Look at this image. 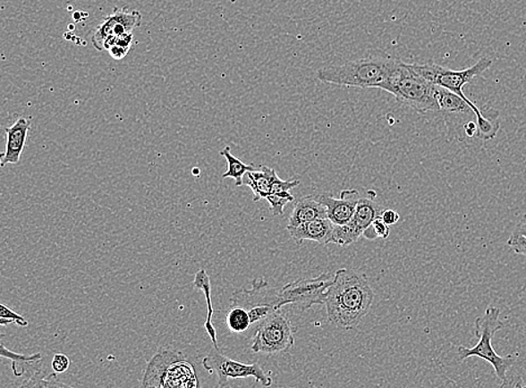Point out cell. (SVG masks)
I'll use <instances>...</instances> for the list:
<instances>
[{"instance_id": "obj_1", "label": "cell", "mask_w": 526, "mask_h": 388, "mask_svg": "<svg viewBox=\"0 0 526 388\" xmlns=\"http://www.w3.org/2000/svg\"><path fill=\"white\" fill-rule=\"evenodd\" d=\"M374 297L364 273L340 268L335 273L325 304L329 324L340 330L357 328L369 315Z\"/></svg>"}, {"instance_id": "obj_2", "label": "cell", "mask_w": 526, "mask_h": 388, "mask_svg": "<svg viewBox=\"0 0 526 388\" xmlns=\"http://www.w3.org/2000/svg\"><path fill=\"white\" fill-rule=\"evenodd\" d=\"M492 64L493 61L488 57H481L474 65L463 70L448 69L435 63L412 64V67L420 76L427 79L433 85L445 88V89L454 92V94L466 100L476 114L477 127H479L477 138L481 140H492L496 138L499 128H501L499 113L493 109L488 110V113L481 112L479 105L467 98L465 92H463V87L467 83L471 82L475 78L488 72L492 67Z\"/></svg>"}, {"instance_id": "obj_3", "label": "cell", "mask_w": 526, "mask_h": 388, "mask_svg": "<svg viewBox=\"0 0 526 388\" xmlns=\"http://www.w3.org/2000/svg\"><path fill=\"white\" fill-rule=\"evenodd\" d=\"M399 61L387 53L376 52L361 59L322 68L317 72V79L327 85L386 90Z\"/></svg>"}, {"instance_id": "obj_4", "label": "cell", "mask_w": 526, "mask_h": 388, "mask_svg": "<svg viewBox=\"0 0 526 388\" xmlns=\"http://www.w3.org/2000/svg\"><path fill=\"white\" fill-rule=\"evenodd\" d=\"M141 388H201L193 365L182 352L162 350L146 366Z\"/></svg>"}, {"instance_id": "obj_5", "label": "cell", "mask_w": 526, "mask_h": 388, "mask_svg": "<svg viewBox=\"0 0 526 388\" xmlns=\"http://www.w3.org/2000/svg\"><path fill=\"white\" fill-rule=\"evenodd\" d=\"M501 313L502 311L496 307L486 308L484 316H479L475 320V336L479 338V343L472 348L459 346L457 352L461 360H465L470 357H479V358L488 361L493 366L496 376L502 381H505L508 370L515 364L519 354L516 352L513 355L499 356L494 350L492 345L494 334L504 328Z\"/></svg>"}, {"instance_id": "obj_6", "label": "cell", "mask_w": 526, "mask_h": 388, "mask_svg": "<svg viewBox=\"0 0 526 388\" xmlns=\"http://www.w3.org/2000/svg\"><path fill=\"white\" fill-rule=\"evenodd\" d=\"M436 88L430 81L415 72L412 64L400 60L386 91L395 97L397 103L413 109L418 114L439 113Z\"/></svg>"}, {"instance_id": "obj_7", "label": "cell", "mask_w": 526, "mask_h": 388, "mask_svg": "<svg viewBox=\"0 0 526 388\" xmlns=\"http://www.w3.org/2000/svg\"><path fill=\"white\" fill-rule=\"evenodd\" d=\"M231 304L244 308L249 313L253 337L260 325L282 308L278 290L272 288L263 277L255 279L250 289L236 290L232 295Z\"/></svg>"}, {"instance_id": "obj_8", "label": "cell", "mask_w": 526, "mask_h": 388, "mask_svg": "<svg viewBox=\"0 0 526 388\" xmlns=\"http://www.w3.org/2000/svg\"><path fill=\"white\" fill-rule=\"evenodd\" d=\"M295 329L287 313L278 310L254 334L251 350L256 354L276 355L290 351L295 342Z\"/></svg>"}, {"instance_id": "obj_9", "label": "cell", "mask_w": 526, "mask_h": 388, "mask_svg": "<svg viewBox=\"0 0 526 388\" xmlns=\"http://www.w3.org/2000/svg\"><path fill=\"white\" fill-rule=\"evenodd\" d=\"M334 279L335 273H324L313 279L291 282L278 289L281 307L294 306L301 311H307L315 306H325Z\"/></svg>"}, {"instance_id": "obj_10", "label": "cell", "mask_w": 526, "mask_h": 388, "mask_svg": "<svg viewBox=\"0 0 526 388\" xmlns=\"http://www.w3.org/2000/svg\"><path fill=\"white\" fill-rule=\"evenodd\" d=\"M202 366L208 370V373L216 375L219 388L227 386L231 379L249 377L255 378V381L264 387L273 385L272 377L260 367L259 363L244 364L241 363V361L233 360L224 355L219 348L214 347L209 355L202 359Z\"/></svg>"}, {"instance_id": "obj_11", "label": "cell", "mask_w": 526, "mask_h": 388, "mask_svg": "<svg viewBox=\"0 0 526 388\" xmlns=\"http://www.w3.org/2000/svg\"><path fill=\"white\" fill-rule=\"evenodd\" d=\"M143 20L139 11H130L128 8H115L113 14L101 21L91 38L92 46L97 51L105 50V43L112 38H122L134 33Z\"/></svg>"}, {"instance_id": "obj_12", "label": "cell", "mask_w": 526, "mask_h": 388, "mask_svg": "<svg viewBox=\"0 0 526 388\" xmlns=\"http://www.w3.org/2000/svg\"><path fill=\"white\" fill-rule=\"evenodd\" d=\"M316 197L326 207L328 219L335 226H344L351 223L361 198L360 192L353 189L344 190L340 192V198H334L328 194H316Z\"/></svg>"}, {"instance_id": "obj_13", "label": "cell", "mask_w": 526, "mask_h": 388, "mask_svg": "<svg viewBox=\"0 0 526 388\" xmlns=\"http://www.w3.org/2000/svg\"><path fill=\"white\" fill-rule=\"evenodd\" d=\"M30 130L29 119L21 117L17 119L14 125L5 128L6 148L0 156V165L5 167L7 164H19L28 140Z\"/></svg>"}, {"instance_id": "obj_14", "label": "cell", "mask_w": 526, "mask_h": 388, "mask_svg": "<svg viewBox=\"0 0 526 388\" xmlns=\"http://www.w3.org/2000/svg\"><path fill=\"white\" fill-rule=\"evenodd\" d=\"M335 224L328 218L313 220L301 226L287 228L292 240L299 246L304 241H316L320 245L330 244Z\"/></svg>"}, {"instance_id": "obj_15", "label": "cell", "mask_w": 526, "mask_h": 388, "mask_svg": "<svg viewBox=\"0 0 526 388\" xmlns=\"http://www.w3.org/2000/svg\"><path fill=\"white\" fill-rule=\"evenodd\" d=\"M328 218L327 209L319 200L317 199L316 194L301 198L296 200L293 211L287 223V228L301 226V224L313 222V220Z\"/></svg>"}, {"instance_id": "obj_16", "label": "cell", "mask_w": 526, "mask_h": 388, "mask_svg": "<svg viewBox=\"0 0 526 388\" xmlns=\"http://www.w3.org/2000/svg\"><path fill=\"white\" fill-rule=\"evenodd\" d=\"M374 198L370 196L361 197L360 202H358L355 215H353L351 223L347 224V226L355 233L358 240L376 219L381 218L384 208L374 200Z\"/></svg>"}, {"instance_id": "obj_17", "label": "cell", "mask_w": 526, "mask_h": 388, "mask_svg": "<svg viewBox=\"0 0 526 388\" xmlns=\"http://www.w3.org/2000/svg\"><path fill=\"white\" fill-rule=\"evenodd\" d=\"M260 170L249 172L245 175L242 185H246L253 192V201L267 199L272 194L273 183L276 181V171L268 166H259Z\"/></svg>"}, {"instance_id": "obj_18", "label": "cell", "mask_w": 526, "mask_h": 388, "mask_svg": "<svg viewBox=\"0 0 526 388\" xmlns=\"http://www.w3.org/2000/svg\"><path fill=\"white\" fill-rule=\"evenodd\" d=\"M436 98L439 113L453 116H476L474 110L466 100L445 88H436Z\"/></svg>"}, {"instance_id": "obj_19", "label": "cell", "mask_w": 526, "mask_h": 388, "mask_svg": "<svg viewBox=\"0 0 526 388\" xmlns=\"http://www.w3.org/2000/svg\"><path fill=\"white\" fill-rule=\"evenodd\" d=\"M193 286L196 290L202 291L206 297L207 302V317L205 322V329L208 334H209L212 345L216 348L218 347V341H216V332L214 324H212V316L215 315L214 306H212L211 299V282L210 277L208 275L206 270H200L196 273L193 280Z\"/></svg>"}, {"instance_id": "obj_20", "label": "cell", "mask_w": 526, "mask_h": 388, "mask_svg": "<svg viewBox=\"0 0 526 388\" xmlns=\"http://www.w3.org/2000/svg\"><path fill=\"white\" fill-rule=\"evenodd\" d=\"M225 325H227L229 332L236 334H245L247 337H253L251 332V322L249 313L244 308L231 304L228 308L227 315H225Z\"/></svg>"}, {"instance_id": "obj_21", "label": "cell", "mask_w": 526, "mask_h": 388, "mask_svg": "<svg viewBox=\"0 0 526 388\" xmlns=\"http://www.w3.org/2000/svg\"><path fill=\"white\" fill-rule=\"evenodd\" d=\"M0 356L12 361V369L17 377L23 376L24 374L29 372L30 367H35V365L39 366L43 358L42 354H39V352L38 354L30 356L16 354V352L7 350V348L4 346L3 343Z\"/></svg>"}, {"instance_id": "obj_22", "label": "cell", "mask_w": 526, "mask_h": 388, "mask_svg": "<svg viewBox=\"0 0 526 388\" xmlns=\"http://www.w3.org/2000/svg\"><path fill=\"white\" fill-rule=\"evenodd\" d=\"M220 156L225 157L228 165V169L223 174V178L235 180L237 187H242L245 175L249 173V172L255 170L254 165L245 164V163L241 161L240 158L233 156L231 152V148L229 147L225 148L223 151L220 152Z\"/></svg>"}, {"instance_id": "obj_23", "label": "cell", "mask_w": 526, "mask_h": 388, "mask_svg": "<svg viewBox=\"0 0 526 388\" xmlns=\"http://www.w3.org/2000/svg\"><path fill=\"white\" fill-rule=\"evenodd\" d=\"M267 200L269 204V210H271L272 215H281L284 213L285 206L290 204V202L294 201V197L292 196L290 192H282L271 194Z\"/></svg>"}, {"instance_id": "obj_24", "label": "cell", "mask_w": 526, "mask_h": 388, "mask_svg": "<svg viewBox=\"0 0 526 388\" xmlns=\"http://www.w3.org/2000/svg\"><path fill=\"white\" fill-rule=\"evenodd\" d=\"M390 226L384 223L381 218H378L371 224V226L366 229L364 233H362V237L367 238L369 240H378V238L387 240L390 237Z\"/></svg>"}, {"instance_id": "obj_25", "label": "cell", "mask_w": 526, "mask_h": 388, "mask_svg": "<svg viewBox=\"0 0 526 388\" xmlns=\"http://www.w3.org/2000/svg\"><path fill=\"white\" fill-rule=\"evenodd\" d=\"M11 324L19 325L20 327L26 328L29 325V321L25 319L24 316L19 315L12 308L5 306V304H2L0 306V325L3 327H6V325Z\"/></svg>"}, {"instance_id": "obj_26", "label": "cell", "mask_w": 526, "mask_h": 388, "mask_svg": "<svg viewBox=\"0 0 526 388\" xmlns=\"http://www.w3.org/2000/svg\"><path fill=\"white\" fill-rule=\"evenodd\" d=\"M46 373L42 366L32 370V374L21 384L20 388H44V381H46Z\"/></svg>"}, {"instance_id": "obj_27", "label": "cell", "mask_w": 526, "mask_h": 388, "mask_svg": "<svg viewBox=\"0 0 526 388\" xmlns=\"http://www.w3.org/2000/svg\"><path fill=\"white\" fill-rule=\"evenodd\" d=\"M507 246L510 247L515 254L525 256L526 257V237L512 233L511 237L508 238Z\"/></svg>"}, {"instance_id": "obj_28", "label": "cell", "mask_w": 526, "mask_h": 388, "mask_svg": "<svg viewBox=\"0 0 526 388\" xmlns=\"http://www.w3.org/2000/svg\"><path fill=\"white\" fill-rule=\"evenodd\" d=\"M69 357L64 354H55L52 359V369L56 374H64L70 367Z\"/></svg>"}, {"instance_id": "obj_29", "label": "cell", "mask_w": 526, "mask_h": 388, "mask_svg": "<svg viewBox=\"0 0 526 388\" xmlns=\"http://www.w3.org/2000/svg\"><path fill=\"white\" fill-rule=\"evenodd\" d=\"M57 375L59 374L53 373L47 375L46 381H44V383H46L44 384V388H75L62 382L61 379L57 377Z\"/></svg>"}, {"instance_id": "obj_30", "label": "cell", "mask_w": 526, "mask_h": 388, "mask_svg": "<svg viewBox=\"0 0 526 388\" xmlns=\"http://www.w3.org/2000/svg\"><path fill=\"white\" fill-rule=\"evenodd\" d=\"M131 47L119 46V44H115L112 47L109 48L108 52L110 56L113 57L114 60L121 61L123 57H126L128 53H130Z\"/></svg>"}, {"instance_id": "obj_31", "label": "cell", "mask_w": 526, "mask_h": 388, "mask_svg": "<svg viewBox=\"0 0 526 388\" xmlns=\"http://www.w3.org/2000/svg\"><path fill=\"white\" fill-rule=\"evenodd\" d=\"M381 219L384 223L388 224V226H393V224H397L400 220L399 213H396L395 210L392 209H384L381 215Z\"/></svg>"}, {"instance_id": "obj_32", "label": "cell", "mask_w": 526, "mask_h": 388, "mask_svg": "<svg viewBox=\"0 0 526 388\" xmlns=\"http://www.w3.org/2000/svg\"><path fill=\"white\" fill-rule=\"evenodd\" d=\"M513 233L526 237V214L519 220V222H517Z\"/></svg>"}, {"instance_id": "obj_33", "label": "cell", "mask_w": 526, "mask_h": 388, "mask_svg": "<svg viewBox=\"0 0 526 388\" xmlns=\"http://www.w3.org/2000/svg\"><path fill=\"white\" fill-rule=\"evenodd\" d=\"M197 173H198V174H199V173H200V170H199V169H194V171H193V174H196V175H197Z\"/></svg>"}, {"instance_id": "obj_34", "label": "cell", "mask_w": 526, "mask_h": 388, "mask_svg": "<svg viewBox=\"0 0 526 388\" xmlns=\"http://www.w3.org/2000/svg\"><path fill=\"white\" fill-rule=\"evenodd\" d=\"M521 388H526V387H521Z\"/></svg>"}]
</instances>
